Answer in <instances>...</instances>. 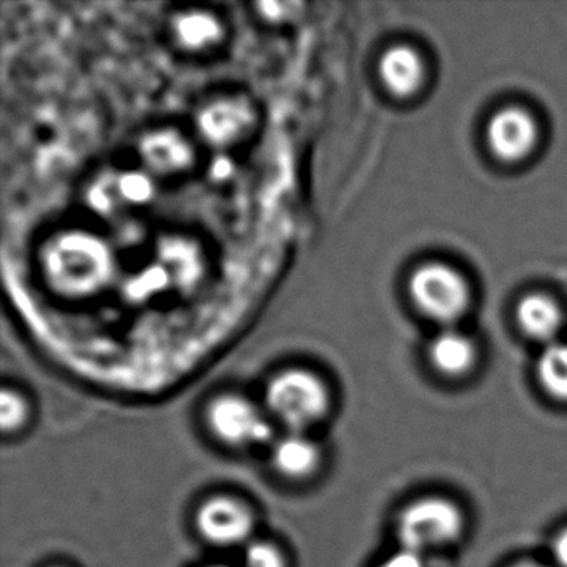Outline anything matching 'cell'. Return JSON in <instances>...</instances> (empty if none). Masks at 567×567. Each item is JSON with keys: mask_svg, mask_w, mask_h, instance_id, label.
I'll return each mask as SVG.
<instances>
[{"mask_svg": "<svg viewBox=\"0 0 567 567\" xmlns=\"http://www.w3.org/2000/svg\"><path fill=\"white\" fill-rule=\"evenodd\" d=\"M212 172H214L215 177L227 178L230 175V162H228V158H218L212 167Z\"/></svg>", "mask_w": 567, "mask_h": 567, "instance_id": "44dd1931", "label": "cell"}, {"mask_svg": "<svg viewBox=\"0 0 567 567\" xmlns=\"http://www.w3.org/2000/svg\"><path fill=\"white\" fill-rule=\"evenodd\" d=\"M49 267L52 277L82 290L97 280L102 267L101 247L85 237L62 238L61 244L52 248Z\"/></svg>", "mask_w": 567, "mask_h": 567, "instance_id": "9c48e42d", "label": "cell"}, {"mask_svg": "<svg viewBox=\"0 0 567 567\" xmlns=\"http://www.w3.org/2000/svg\"><path fill=\"white\" fill-rule=\"evenodd\" d=\"M378 74L391 94L396 97H410L423 85L426 68L416 49L408 44H398L381 55Z\"/></svg>", "mask_w": 567, "mask_h": 567, "instance_id": "8fae6325", "label": "cell"}, {"mask_svg": "<svg viewBox=\"0 0 567 567\" xmlns=\"http://www.w3.org/2000/svg\"><path fill=\"white\" fill-rule=\"evenodd\" d=\"M215 567H221V566H215Z\"/></svg>", "mask_w": 567, "mask_h": 567, "instance_id": "603a6c76", "label": "cell"}, {"mask_svg": "<svg viewBox=\"0 0 567 567\" xmlns=\"http://www.w3.org/2000/svg\"><path fill=\"white\" fill-rule=\"evenodd\" d=\"M254 124V107L241 97L217 99L205 105L197 118L202 138L215 148L231 147L244 141Z\"/></svg>", "mask_w": 567, "mask_h": 567, "instance_id": "8992f818", "label": "cell"}, {"mask_svg": "<svg viewBox=\"0 0 567 567\" xmlns=\"http://www.w3.org/2000/svg\"><path fill=\"white\" fill-rule=\"evenodd\" d=\"M511 567H546V566H543V564L530 563V560H524V563H517Z\"/></svg>", "mask_w": 567, "mask_h": 567, "instance_id": "7402d4cb", "label": "cell"}, {"mask_svg": "<svg viewBox=\"0 0 567 567\" xmlns=\"http://www.w3.org/2000/svg\"><path fill=\"white\" fill-rule=\"evenodd\" d=\"M115 185L122 204H147L155 195L154 181L145 172H124L118 175Z\"/></svg>", "mask_w": 567, "mask_h": 567, "instance_id": "2e32d148", "label": "cell"}, {"mask_svg": "<svg viewBox=\"0 0 567 567\" xmlns=\"http://www.w3.org/2000/svg\"><path fill=\"white\" fill-rule=\"evenodd\" d=\"M208 430L225 446L235 450L274 444V421L267 411L241 394L225 393L208 403L205 413Z\"/></svg>", "mask_w": 567, "mask_h": 567, "instance_id": "277c9868", "label": "cell"}, {"mask_svg": "<svg viewBox=\"0 0 567 567\" xmlns=\"http://www.w3.org/2000/svg\"><path fill=\"white\" fill-rule=\"evenodd\" d=\"M536 377L550 398L567 403V343L557 340L543 348L537 358Z\"/></svg>", "mask_w": 567, "mask_h": 567, "instance_id": "9a60e30c", "label": "cell"}, {"mask_svg": "<svg viewBox=\"0 0 567 567\" xmlns=\"http://www.w3.org/2000/svg\"><path fill=\"white\" fill-rule=\"evenodd\" d=\"M550 556L557 567H567V527L557 533L550 543Z\"/></svg>", "mask_w": 567, "mask_h": 567, "instance_id": "ffe728a7", "label": "cell"}, {"mask_svg": "<svg viewBox=\"0 0 567 567\" xmlns=\"http://www.w3.org/2000/svg\"><path fill=\"white\" fill-rule=\"evenodd\" d=\"M172 31L182 49L198 52L220 42L224 25L210 12L192 11L177 16Z\"/></svg>", "mask_w": 567, "mask_h": 567, "instance_id": "5bb4252c", "label": "cell"}, {"mask_svg": "<svg viewBox=\"0 0 567 567\" xmlns=\"http://www.w3.org/2000/svg\"><path fill=\"white\" fill-rule=\"evenodd\" d=\"M466 529V517L454 501L441 496L420 497L398 517L396 534L403 549L421 554L456 544Z\"/></svg>", "mask_w": 567, "mask_h": 567, "instance_id": "7a4b0ae2", "label": "cell"}, {"mask_svg": "<svg viewBox=\"0 0 567 567\" xmlns=\"http://www.w3.org/2000/svg\"><path fill=\"white\" fill-rule=\"evenodd\" d=\"M138 155L148 174L172 177L188 171L195 162V151L187 137L174 128L148 132L138 142Z\"/></svg>", "mask_w": 567, "mask_h": 567, "instance_id": "ba28073f", "label": "cell"}, {"mask_svg": "<svg viewBox=\"0 0 567 567\" xmlns=\"http://www.w3.org/2000/svg\"><path fill=\"white\" fill-rule=\"evenodd\" d=\"M29 403L25 398L11 388H4L0 394V427L6 434L18 433L28 423Z\"/></svg>", "mask_w": 567, "mask_h": 567, "instance_id": "e0dca14e", "label": "cell"}, {"mask_svg": "<svg viewBox=\"0 0 567 567\" xmlns=\"http://www.w3.org/2000/svg\"><path fill=\"white\" fill-rule=\"evenodd\" d=\"M537 138L539 131L536 118L526 109H501L487 122V145L499 161H524L533 154Z\"/></svg>", "mask_w": 567, "mask_h": 567, "instance_id": "52a82bcc", "label": "cell"}, {"mask_svg": "<svg viewBox=\"0 0 567 567\" xmlns=\"http://www.w3.org/2000/svg\"><path fill=\"white\" fill-rule=\"evenodd\" d=\"M331 394L313 371L290 368L268 381L265 411L287 433H307L330 414Z\"/></svg>", "mask_w": 567, "mask_h": 567, "instance_id": "6da1fadb", "label": "cell"}, {"mask_svg": "<svg viewBox=\"0 0 567 567\" xmlns=\"http://www.w3.org/2000/svg\"><path fill=\"white\" fill-rule=\"evenodd\" d=\"M430 360L444 377H463L476 364L477 348L466 333L446 327L431 341Z\"/></svg>", "mask_w": 567, "mask_h": 567, "instance_id": "7c38bea8", "label": "cell"}, {"mask_svg": "<svg viewBox=\"0 0 567 567\" xmlns=\"http://www.w3.org/2000/svg\"><path fill=\"white\" fill-rule=\"evenodd\" d=\"M254 511L231 496H214L202 503L195 526L202 539L215 547L247 546L255 533Z\"/></svg>", "mask_w": 567, "mask_h": 567, "instance_id": "5b68a950", "label": "cell"}, {"mask_svg": "<svg viewBox=\"0 0 567 567\" xmlns=\"http://www.w3.org/2000/svg\"><path fill=\"white\" fill-rule=\"evenodd\" d=\"M411 300L431 320L453 327L470 307L471 291L461 271L443 261H427L408 281Z\"/></svg>", "mask_w": 567, "mask_h": 567, "instance_id": "3957f363", "label": "cell"}, {"mask_svg": "<svg viewBox=\"0 0 567 567\" xmlns=\"http://www.w3.org/2000/svg\"><path fill=\"white\" fill-rule=\"evenodd\" d=\"M516 313L517 323L527 337L544 343V347L557 341L564 318L553 298L543 293L526 295L517 305Z\"/></svg>", "mask_w": 567, "mask_h": 567, "instance_id": "4fadbf2b", "label": "cell"}, {"mask_svg": "<svg viewBox=\"0 0 567 567\" xmlns=\"http://www.w3.org/2000/svg\"><path fill=\"white\" fill-rule=\"evenodd\" d=\"M320 446L307 433H287L271 444V467L278 476L305 481L317 474L321 466Z\"/></svg>", "mask_w": 567, "mask_h": 567, "instance_id": "30bf717a", "label": "cell"}, {"mask_svg": "<svg viewBox=\"0 0 567 567\" xmlns=\"http://www.w3.org/2000/svg\"><path fill=\"white\" fill-rule=\"evenodd\" d=\"M378 567H426L424 556L410 549H400L388 556Z\"/></svg>", "mask_w": 567, "mask_h": 567, "instance_id": "d6986e66", "label": "cell"}, {"mask_svg": "<svg viewBox=\"0 0 567 567\" xmlns=\"http://www.w3.org/2000/svg\"><path fill=\"white\" fill-rule=\"evenodd\" d=\"M244 567H288V560L277 544L254 539L244 547Z\"/></svg>", "mask_w": 567, "mask_h": 567, "instance_id": "ac0fdd59", "label": "cell"}]
</instances>
